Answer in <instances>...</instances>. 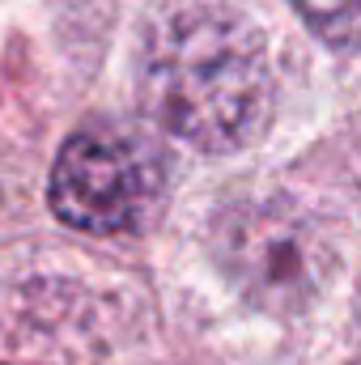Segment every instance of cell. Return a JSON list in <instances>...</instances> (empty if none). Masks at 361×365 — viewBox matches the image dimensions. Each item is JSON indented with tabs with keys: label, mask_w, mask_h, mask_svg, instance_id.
Instances as JSON below:
<instances>
[{
	"label": "cell",
	"mask_w": 361,
	"mask_h": 365,
	"mask_svg": "<svg viewBox=\"0 0 361 365\" xmlns=\"http://www.w3.org/2000/svg\"><path fill=\"white\" fill-rule=\"evenodd\" d=\"M171 182V158L153 132L128 119L81 123L56 153L47 200L51 212L86 234L145 230Z\"/></svg>",
	"instance_id": "2"
},
{
	"label": "cell",
	"mask_w": 361,
	"mask_h": 365,
	"mask_svg": "<svg viewBox=\"0 0 361 365\" xmlns=\"http://www.w3.org/2000/svg\"><path fill=\"white\" fill-rule=\"evenodd\" d=\"M302 21L332 47H361V0H293Z\"/></svg>",
	"instance_id": "5"
},
{
	"label": "cell",
	"mask_w": 361,
	"mask_h": 365,
	"mask_svg": "<svg viewBox=\"0 0 361 365\" xmlns=\"http://www.w3.org/2000/svg\"><path fill=\"white\" fill-rule=\"evenodd\" d=\"M217 259L225 276L260 306H306L332 276V242L323 225L280 195H255L221 212Z\"/></svg>",
	"instance_id": "3"
},
{
	"label": "cell",
	"mask_w": 361,
	"mask_h": 365,
	"mask_svg": "<svg viewBox=\"0 0 361 365\" xmlns=\"http://www.w3.org/2000/svg\"><path fill=\"white\" fill-rule=\"evenodd\" d=\"M141 102L153 123L204 153L251 145L272 115L264 38L221 9L171 17L145 47Z\"/></svg>",
	"instance_id": "1"
},
{
	"label": "cell",
	"mask_w": 361,
	"mask_h": 365,
	"mask_svg": "<svg viewBox=\"0 0 361 365\" xmlns=\"http://www.w3.org/2000/svg\"><path fill=\"white\" fill-rule=\"evenodd\" d=\"M86 344L73 336V284L26 280L0 293V365H81Z\"/></svg>",
	"instance_id": "4"
}]
</instances>
